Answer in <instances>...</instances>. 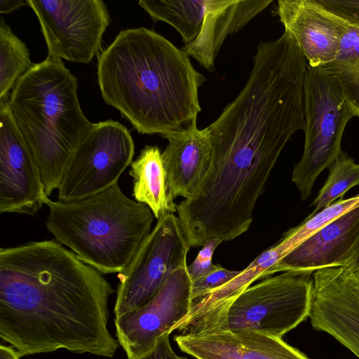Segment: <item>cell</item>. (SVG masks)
<instances>
[{
  "label": "cell",
  "instance_id": "cell-1",
  "mask_svg": "<svg viewBox=\"0 0 359 359\" xmlns=\"http://www.w3.org/2000/svg\"><path fill=\"white\" fill-rule=\"evenodd\" d=\"M114 292L102 273L55 240L0 249V337L21 358L66 349L111 358Z\"/></svg>",
  "mask_w": 359,
  "mask_h": 359
},
{
  "label": "cell",
  "instance_id": "cell-2",
  "mask_svg": "<svg viewBox=\"0 0 359 359\" xmlns=\"http://www.w3.org/2000/svg\"><path fill=\"white\" fill-rule=\"evenodd\" d=\"M97 80L104 102L139 133L164 137L196 126L206 79L184 51L153 30L121 31L98 56Z\"/></svg>",
  "mask_w": 359,
  "mask_h": 359
},
{
  "label": "cell",
  "instance_id": "cell-3",
  "mask_svg": "<svg viewBox=\"0 0 359 359\" xmlns=\"http://www.w3.org/2000/svg\"><path fill=\"white\" fill-rule=\"evenodd\" d=\"M77 88L62 60L48 56L18 79L8 97L10 114L48 196L58 189L69 159L93 126L81 109Z\"/></svg>",
  "mask_w": 359,
  "mask_h": 359
},
{
  "label": "cell",
  "instance_id": "cell-4",
  "mask_svg": "<svg viewBox=\"0 0 359 359\" xmlns=\"http://www.w3.org/2000/svg\"><path fill=\"white\" fill-rule=\"evenodd\" d=\"M46 226L55 240L102 273L121 272L150 233V208L127 197L118 183L70 201L46 202Z\"/></svg>",
  "mask_w": 359,
  "mask_h": 359
},
{
  "label": "cell",
  "instance_id": "cell-5",
  "mask_svg": "<svg viewBox=\"0 0 359 359\" xmlns=\"http://www.w3.org/2000/svg\"><path fill=\"white\" fill-rule=\"evenodd\" d=\"M305 142L303 154L294 165L292 181L302 201L311 194L316 178L342 152L345 128L355 117L339 85L308 65L304 84Z\"/></svg>",
  "mask_w": 359,
  "mask_h": 359
},
{
  "label": "cell",
  "instance_id": "cell-6",
  "mask_svg": "<svg viewBox=\"0 0 359 359\" xmlns=\"http://www.w3.org/2000/svg\"><path fill=\"white\" fill-rule=\"evenodd\" d=\"M313 273L287 271L249 286L232 302L220 332L282 337L309 316Z\"/></svg>",
  "mask_w": 359,
  "mask_h": 359
},
{
  "label": "cell",
  "instance_id": "cell-7",
  "mask_svg": "<svg viewBox=\"0 0 359 359\" xmlns=\"http://www.w3.org/2000/svg\"><path fill=\"white\" fill-rule=\"evenodd\" d=\"M128 266L118 273L115 317L149 302L170 276L187 266L191 247L174 214L157 219Z\"/></svg>",
  "mask_w": 359,
  "mask_h": 359
},
{
  "label": "cell",
  "instance_id": "cell-8",
  "mask_svg": "<svg viewBox=\"0 0 359 359\" xmlns=\"http://www.w3.org/2000/svg\"><path fill=\"white\" fill-rule=\"evenodd\" d=\"M134 154L126 127L112 120L93 123L67 162L58 201L79 200L112 187L131 164Z\"/></svg>",
  "mask_w": 359,
  "mask_h": 359
},
{
  "label": "cell",
  "instance_id": "cell-9",
  "mask_svg": "<svg viewBox=\"0 0 359 359\" xmlns=\"http://www.w3.org/2000/svg\"><path fill=\"white\" fill-rule=\"evenodd\" d=\"M41 25L48 56L88 63L110 22L102 0H27Z\"/></svg>",
  "mask_w": 359,
  "mask_h": 359
},
{
  "label": "cell",
  "instance_id": "cell-10",
  "mask_svg": "<svg viewBox=\"0 0 359 359\" xmlns=\"http://www.w3.org/2000/svg\"><path fill=\"white\" fill-rule=\"evenodd\" d=\"M187 266L176 269L146 305L115 317L116 337L128 359L152 350L189 312L192 281Z\"/></svg>",
  "mask_w": 359,
  "mask_h": 359
},
{
  "label": "cell",
  "instance_id": "cell-11",
  "mask_svg": "<svg viewBox=\"0 0 359 359\" xmlns=\"http://www.w3.org/2000/svg\"><path fill=\"white\" fill-rule=\"evenodd\" d=\"M0 100V212L35 215L49 198L39 168Z\"/></svg>",
  "mask_w": 359,
  "mask_h": 359
},
{
  "label": "cell",
  "instance_id": "cell-12",
  "mask_svg": "<svg viewBox=\"0 0 359 359\" xmlns=\"http://www.w3.org/2000/svg\"><path fill=\"white\" fill-rule=\"evenodd\" d=\"M313 281V327L330 334L359 359V287L342 266L316 270Z\"/></svg>",
  "mask_w": 359,
  "mask_h": 359
},
{
  "label": "cell",
  "instance_id": "cell-13",
  "mask_svg": "<svg viewBox=\"0 0 359 359\" xmlns=\"http://www.w3.org/2000/svg\"><path fill=\"white\" fill-rule=\"evenodd\" d=\"M276 13L309 67L317 68L334 60L348 19L320 0H279Z\"/></svg>",
  "mask_w": 359,
  "mask_h": 359
},
{
  "label": "cell",
  "instance_id": "cell-14",
  "mask_svg": "<svg viewBox=\"0 0 359 359\" xmlns=\"http://www.w3.org/2000/svg\"><path fill=\"white\" fill-rule=\"evenodd\" d=\"M359 238V205L327 224L305 239L270 270L276 272H314L323 268L344 266Z\"/></svg>",
  "mask_w": 359,
  "mask_h": 359
},
{
  "label": "cell",
  "instance_id": "cell-15",
  "mask_svg": "<svg viewBox=\"0 0 359 359\" xmlns=\"http://www.w3.org/2000/svg\"><path fill=\"white\" fill-rule=\"evenodd\" d=\"M174 340L182 351L196 359H309L281 338L256 332L182 334Z\"/></svg>",
  "mask_w": 359,
  "mask_h": 359
},
{
  "label": "cell",
  "instance_id": "cell-16",
  "mask_svg": "<svg viewBox=\"0 0 359 359\" xmlns=\"http://www.w3.org/2000/svg\"><path fill=\"white\" fill-rule=\"evenodd\" d=\"M273 0H205L201 32L182 50L194 57L208 72L215 71V62L224 40L243 28Z\"/></svg>",
  "mask_w": 359,
  "mask_h": 359
},
{
  "label": "cell",
  "instance_id": "cell-17",
  "mask_svg": "<svg viewBox=\"0 0 359 359\" xmlns=\"http://www.w3.org/2000/svg\"><path fill=\"white\" fill-rule=\"evenodd\" d=\"M168 144L162 153L170 197L189 198L202 181L211 164L212 144L206 127L164 137Z\"/></svg>",
  "mask_w": 359,
  "mask_h": 359
},
{
  "label": "cell",
  "instance_id": "cell-18",
  "mask_svg": "<svg viewBox=\"0 0 359 359\" xmlns=\"http://www.w3.org/2000/svg\"><path fill=\"white\" fill-rule=\"evenodd\" d=\"M129 174L133 180L135 201L147 205L157 219L177 212V205L169 195L167 173L158 147L146 145L132 161Z\"/></svg>",
  "mask_w": 359,
  "mask_h": 359
},
{
  "label": "cell",
  "instance_id": "cell-19",
  "mask_svg": "<svg viewBox=\"0 0 359 359\" xmlns=\"http://www.w3.org/2000/svg\"><path fill=\"white\" fill-rule=\"evenodd\" d=\"M138 4L154 21H163L173 27L184 45L193 42L201 32L205 0H140Z\"/></svg>",
  "mask_w": 359,
  "mask_h": 359
},
{
  "label": "cell",
  "instance_id": "cell-20",
  "mask_svg": "<svg viewBox=\"0 0 359 359\" xmlns=\"http://www.w3.org/2000/svg\"><path fill=\"white\" fill-rule=\"evenodd\" d=\"M33 65L25 43L0 18V100Z\"/></svg>",
  "mask_w": 359,
  "mask_h": 359
},
{
  "label": "cell",
  "instance_id": "cell-21",
  "mask_svg": "<svg viewBox=\"0 0 359 359\" xmlns=\"http://www.w3.org/2000/svg\"><path fill=\"white\" fill-rule=\"evenodd\" d=\"M328 177L318 195L312 202L313 215L327 207L338 198H342L352 187L359 185V163L342 151L330 166Z\"/></svg>",
  "mask_w": 359,
  "mask_h": 359
},
{
  "label": "cell",
  "instance_id": "cell-22",
  "mask_svg": "<svg viewBox=\"0 0 359 359\" xmlns=\"http://www.w3.org/2000/svg\"><path fill=\"white\" fill-rule=\"evenodd\" d=\"M359 205V194L349 198H341L316 214L309 215L299 225L290 229L283 237L290 250L337 217Z\"/></svg>",
  "mask_w": 359,
  "mask_h": 359
},
{
  "label": "cell",
  "instance_id": "cell-23",
  "mask_svg": "<svg viewBox=\"0 0 359 359\" xmlns=\"http://www.w3.org/2000/svg\"><path fill=\"white\" fill-rule=\"evenodd\" d=\"M315 69L339 85L355 116L359 118V65H349L332 61Z\"/></svg>",
  "mask_w": 359,
  "mask_h": 359
},
{
  "label": "cell",
  "instance_id": "cell-24",
  "mask_svg": "<svg viewBox=\"0 0 359 359\" xmlns=\"http://www.w3.org/2000/svg\"><path fill=\"white\" fill-rule=\"evenodd\" d=\"M241 271H229L219 264L203 277L192 282L191 302L222 286L236 277Z\"/></svg>",
  "mask_w": 359,
  "mask_h": 359
},
{
  "label": "cell",
  "instance_id": "cell-25",
  "mask_svg": "<svg viewBox=\"0 0 359 359\" xmlns=\"http://www.w3.org/2000/svg\"><path fill=\"white\" fill-rule=\"evenodd\" d=\"M336 62L357 65H359V22L349 20L346 31L342 34L337 56Z\"/></svg>",
  "mask_w": 359,
  "mask_h": 359
},
{
  "label": "cell",
  "instance_id": "cell-26",
  "mask_svg": "<svg viewBox=\"0 0 359 359\" xmlns=\"http://www.w3.org/2000/svg\"><path fill=\"white\" fill-rule=\"evenodd\" d=\"M222 242L219 238L206 240L195 260L187 266L191 281H195L213 271L217 264H213L212 257L217 246Z\"/></svg>",
  "mask_w": 359,
  "mask_h": 359
},
{
  "label": "cell",
  "instance_id": "cell-27",
  "mask_svg": "<svg viewBox=\"0 0 359 359\" xmlns=\"http://www.w3.org/2000/svg\"><path fill=\"white\" fill-rule=\"evenodd\" d=\"M327 7L346 18L359 22V0H320Z\"/></svg>",
  "mask_w": 359,
  "mask_h": 359
},
{
  "label": "cell",
  "instance_id": "cell-28",
  "mask_svg": "<svg viewBox=\"0 0 359 359\" xmlns=\"http://www.w3.org/2000/svg\"><path fill=\"white\" fill-rule=\"evenodd\" d=\"M169 339V334L163 336L152 350L147 353L132 359H178Z\"/></svg>",
  "mask_w": 359,
  "mask_h": 359
},
{
  "label": "cell",
  "instance_id": "cell-29",
  "mask_svg": "<svg viewBox=\"0 0 359 359\" xmlns=\"http://www.w3.org/2000/svg\"><path fill=\"white\" fill-rule=\"evenodd\" d=\"M23 5H28L27 0H0V13H8Z\"/></svg>",
  "mask_w": 359,
  "mask_h": 359
},
{
  "label": "cell",
  "instance_id": "cell-30",
  "mask_svg": "<svg viewBox=\"0 0 359 359\" xmlns=\"http://www.w3.org/2000/svg\"><path fill=\"white\" fill-rule=\"evenodd\" d=\"M342 267L359 287V257L351 260Z\"/></svg>",
  "mask_w": 359,
  "mask_h": 359
},
{
  "label": "cell",
  "instance_id": "cell-31",
  "mask_svg": "<svg viewBox=\"0 0 359 359\" xmlns=\"http://www.w3.org/2000/svg\"><path fill=\"white\" fill-rule=\"evenodd\" d=\"M15 349L11 346H6L3 344L0 346V359H20Z\"/></svg>",
  "mask_w": 359,
  "mask_h": 359
},
{
  "label": "cell",
  "instance_id": "cell-32",
  "mask_svg": "<svg viewBox=\"0 0 359 359\" xmlns=\"http://www.w3.org/2000/svg\"><path fill=\"white\" fill-rule=\"evenodd\" d=\"M358 257H359V238L351 251V257L348 262Z\"/></svg>",
  "mask_w": 359,
  "mask_h": 359
},
{
  "label": "cell",
  "instance_id": "cell-33",
  "mask_svg": "<svg viewBox=\"0 0 359 359\" xmlns=\"http://www.w3.org/2000/svg\"><path fill=\"white\" fill-rule=\"evenodd\" d=\"M178 359H187L186 357H181V356H179L178 357Z\"/></svg>",
  "mask_w": 359,
  "mask_h": 359
}]
</instances>
